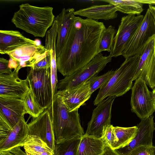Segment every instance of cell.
Here are the masks:
<instances>
[{
	"label": "cell",
	"mask_w": 155,
	"mask_h": 155,
	"mask_svg": "<svg viewBox=\"0 0 155 155\" xmlns=\"http://www.w3.org/2000/svg\"><path fill=\"white\" fill-rule=\"evenodd\" d=\"M105 28L97 20L75 16L62 50L56 58L58 71L66 76L87 64L98 54L100 38Z\"/></svg>",
	"instance_id": "6da1fadb"
},
{
	"label": "cell",
	"mask_w": 155,
	"mask_h": 155,
	"mask_svg": "<svg viewBox=\"0 0 155 155\" xmlns=\"http://www.w3.org/2000/svg\"><path fill=\"white\" fill-rule=\"evenodd\" d=\"M19 8L14 14L12 22L16 28L35 37H44L54 20L53 7H39L26 3Z\"/></svg>",
	"instance_id": "7a4b0ae2"
},
{
	"label": "cell",
	"mask_w": 155,
	"mask_h": 155,
	"mask_svg": "<svg viewBox=\"0 0 155 155\" xmlns=\"http://www.w3.org/2000/svg\"><path fill=\"white\" fill-rule=\"evenodd\" d=\"M78 109L70 112L56 93L51 107L55 143L85 134L81 126Z\"/></svg>",
	"instance_id": "3957f363"
},
{
	"label": "cell",
	"mask_w": 155,
	"mask_h": 155,
	"mask_svg": "<svg viewBox=\"0 0 155 155\" xmlns=\"http://www.w3.org/2000/svg\"><path fill=\"white\" fill-rule=\"evenodd\" d=\"M140 58L136 55L125 59L107 82L100 88L94 101L95 105L109 97L122 96L131 89Z\"/></svg>",
	"instance_id": "277c9868"
},
{
	"label": "cell",
	"mask_w": 155,
	"mask_h": 155,
	"mask_svg": "<svg viewBox=\"0 0 155 155\" xmlns=\"http://www.w3.org/2000/svg\"><path fill=\"white\" fill-rule=\"evenodd\" d=\"M112 57L110 54L108 56H104L101 52L98 54L84 66L58 81L57 91L68 89L89 80L101 71L107 64L111 62Z\"/></svg>",
	"instance_id": "5b68a950"
},
{
	"label": "cell",
	"mask_w": 155,
	"mask_h": 155,
	"mask_svg": "<svg viewBox=\"0 0 155 155\" xmlns=\"http://www.w3.org/2000/svg\"><path fill=\"white\" fill-rule=\"evenodd\" d=\"M26 78L41 106L45 109L51 107L53 98L50 69L35 70L30 68Z\"/></svg>",
	"instance_id": "8992f818"
},
{
	"label": "cell",
	"mask_w": 155,
	"mask_h": 155,
	"mask_svg": "<svg viewBox=\"0 0 155 155\" xmlns=\"http://www.w3.org/2000/svg\"><path fill=\"white\" fill-rule=\"evenodd\" d=\"M155 35V21L148 8L143 19L134 34L122 55L125 59L140 55L149 39Z\"/></svg>",
	"instance_id": "52a82bcc"
},
{
	"label": "cell",
	"mask_w": 155,
	"mask_h": 155,
	"mask_svg": "<svg viewBox=\"0 0 155 155\" xmlns=\"http://www.w3.org/2000/svg\"><path fill=\"white\" fill-rule=\"evenodd\" d=\"M131 110L141 120L152 115L155 111L152 91L141 78L136 80L131 88Z\"/></svg>",
	"instance_id": "ba28073f"
},
{
	"label": "cell",
	"mask_w": 155,
	"mask_h": 155,
	"mask_svg": "<svg viewBox=\"0 0 155 155\" xmlns=\"http://www.w3.org/2000/svg\"><path fill=\"white\" fill-rule=\"evenodd\" d=\"M144 15H128L123 17L115 36L110 54L112 57L122 55L130 39L142 23Z\"/></svg>",
	"instance_id": "9c48e42d"
},
{
	"label": "cell",
	"mask_w": 155,
	"mask_h": 155,
	"mask_svg": "<svg viewBox=\"0 0 155 155\" xmlns=\"http://www.w3.org/2000/svg\"><path fill=\"white\" fill-rule=\"evenodd\" d=\"M115 97H109L97 105L93 110L85 135L102 138L107 127L111 125L112 106Z\"/></svg>",
	"instance_id": "30bf717a"
},
{
	"label": "cell",
	"mask_w": 155,
	"mask_h": 155,
	"mask_svg": "<svg viewBox=\"0 0 155 155\" xmlns=\"http://www.w3.org/2000/svg\"><path fill=\"white\" fill-rule=\"evenodd\" d=\"M140 55L133 81L140 78L153 89L155 88V35L149 39Z\"/></svg>",
	"instance_id": "8fae6325"
},
{
	"label": "cell",
	"mask_w": 155,
	"mask_h": 155,
	"mask_svg": "<svg viewBox=\"0 0 155 155\" xmlns=\"http://www.w3.org/2000/svg\"><path fill=\"white\" fill-rule=\"evenodd\" d=\"M48 52L45 46L36 44L21 46L5 54L17 62L18 66L16 69L19 71L22 68L33 67L43 59Z\"/></svg>",
	"instance_id": "7c38bea8"
},
{
	"label": "cell",
	"mask_w": 155,
	"mask_h": 155,
	"mask_svg": "<svg viewBox=\"0 0 155 155\" xmlns=\"http://www.w3.org/2000/svg\"><path fill=\"white\" fill-rule=\"evenodd\" d=\"M51 107L45 109L38 117L33 118L28 124V135L38 137L46 143L54 151L55 140Z\"/></svg>",
	"instance_id": "4fadbf2b"
},
{
	"label": "cell",
	"mask_w": 155,
	"mask_h": 155,
	"mask_svg": "<svg viewBox=\"0 0 155 155\" xmlns=\"http://www.w3.org/2000/svg\"><path fill=\"white\" fill-rule=\"evenodd\" d=\"M16 70L10 74H0V97L22 99L30 90L27 78L23 80L18 76Z\"/></svg>",
	"instance_id": "5bb4252c"
},
{
	"label": "cell",
	"mask_w": 155,
	"mask_h": 155,
	"mask_svg": "<svg viewBox=\"0 0 155 155\" xmlns=\"http://www.w3.org/2000/svg\"><path fill=\"white\" fill-rule=\"evenodd\" d=\"M152 115L141 120L137 126L138 131L135 137L126 146L115 150L120 155H127L134 149L141 146H151L155 130Z\"/></svg>",
	"instance_id": "9a60e30c"
},
{
	"label": "cell",
	"mask_w": 155,
	"mask_h": 155,
	"mask_svg": "<svg viewBox=\"0 0 155 155\" xmlns=\"http://www.w3.org/2000/svg\"><path fill=\"white\" fill-rule=\"evenodd\" d=\"M57 94L70 112L78 109L90 97V83L89 80L74 87L58 91Z\"/></svg>",
	"instance_id": "2e32d148"
},
{
	"label": "cell",
	"mask_w": 155,
	"mask_h": 155,
	"mask_svg": "<svg viewBox=\"0 0 155 155\" xmlns=\"http://www.w3.org/2000/svg\"><path fill=\"white\" fill-rule=\"evenodd\" d=\"M73 8H64L55 18L57 22V35L55 46L56 57L60 54L74 22L75 15Z\"/></svg>",
	"instance_id": "e0dca14e"
},
{
	"label": "cell",
	"mask_w": 155,
	"mask_h": 155,
	"mask_svg": "<svg viewBox=\"0 0 155 155\" xmlns=\"http://www.w3.org/2000/svg\"><path fill=\"white\" fill-rule=\"evenodd\" d=\"M0 111L13 128L26 114L22 99L0 97Z\"/></svg>",
	"instance_id": "ac0fdd59"
},
{
	"label": "cell",
	"mask_w": 155,
	"mask_h": 155,
	"mask_svg": "<svg viewBox=\"0 0 155 155\" xmlns=\"http://www.w3.org/2000/svg\"><path fill=\"white\" fill-rule=\"evenodd\" d=\"M35 44L36 42L24 36L19 31L13 30H0V53L5 54L21 46Z\"/></svg>",
	"instance_id": "d6986e66"
},
{
	"label": "cell",
	"mask_w": 155,
	"mask_h": 155,
	"mask_svg": "<svg viewBox=\"0 0 155 155\" xmlns=\"http://www.w3.org/2000/svg\"><path fill=\"white\" fill-rule=\"evenodd\" d=\"M28 124L23 117L8 134L5 138L0 142V151L13 147H23L28 136Z\"/></svg>",
	"instance_id": "ffe728a7"
},
{
	"label": "cell",
	"mask_w": 155,
	"mask_h": 155,
	"mask_svg": "<svg viewBox=\"0 0 155 155\" xmlns=\"http://www.w3.org/2000/svg\"><path fill=\"white\" fill-rule=\"evenodd\" d=\"M116 6L110 3L105 5H94L75 11L74 15L86 17L96 20L113 19L117 17Z\"/></svg>",
	"instance_id": "44dd1931"
},
{
	"label": "cell",
	"mask_w": 155,
	"mask_h": 155,
	"mask_svg": "<svg viewBox=\"0 0 155 155\" xmlns=\"http://www.w3.org/2000/svg\"><path fill=\"white\" fill-rule=\"evenodd\" d=\"M105 145L102 138L84 134L81 137L77 155H100L103 152Z\"/></svg>",
	"instance_id": "7402d4cb"
},
{
	"label": "cell",
	"mask_w": 155,
	"mask_h": 155,
	"mask_svg": "<svg viewBox=\"0 0 155 155\" xmlns=\"http://www.w3.org/2000/svg\"><path fill=\"white\" fill-rule=\"evenodd\" d=\"M27 155H54V151L38 137L28 135L23 145Z\"/></svg>",
	"instance_id": "603a6c76"
},
{
	"label": "cell",
	"mask_w": 155,
	"mask_h": 155,
	"mask_svg": "<svg viewBox=\"0 0 155 155\" xmlns=\"http://www.w3.org/2000/svg\"><path fill=\"white\" fill-rule=\"evenodd\" d=\"M113 128L116 138V142L113 149L114 150L128 144L135 137L138 131L137 126L126 127L113 126Z\"/></svg>",
	"instance_id": "cb8c5ba5"
},
{
	"label": "cell",
	"mask_w": 155,
	"mask_h": 155,
	"mask_svg": "<svg viewBox=\"0 0 155 155\" xmlns=\"http://www.w3.org/2000/svg\"><path fill=\"white\" fill-rule=\"evenodd\" d=\"M115 5L117 11L128 15H139L143 11V4L138 0H104L101 1Z\"/></svg>",
	"instance_id": "d4e9b609"
},
{
	"label": "cell",
	"mask_w": 155,
	"mask_h": 155,
	"mask_svg": "<svg viewBox=\"0 0 155 155\" xmlns=\"http://www.w3.org/2000/svg\"><path fill=\"white\" fill-rule=\"evenodd\" d=\"M81 137H74L55 143L54 155H77Z\"/></svg>",
	"instance_id": "484cf974"
},
{
	"label": "cell",
	"mask_w": 155,
	"mask_h": 155,
	"mask_svg": "<svg viewBox=\"0 0 155 155\" xmlns=\"http://www.w3.org/2000/svg\"><path fill=\"white\" fill-rule=\"evenodd\" d=\"M22 100L26 114H29L33 118L38 117L45 110L40 105L32 90L30 88Z\"/></svg>",
	"instance_id": "4316f807"
},
{
	"label": "cell",
	"mask_w": 155,
	"mask_h": 155,
	"mask_svg": "<svg viewBox=\"0 0 155 155\" xmlns=\"http://www.w3.org/2000/svg\"><path fill=\"white\" fill-rule=\"evenodd\" d=\"M117 31L115 27L110 25L103 31L99 43L97 53L107 51L110 52Z\"/></svg>",
	"instance_id": "83f0119b"
},
{
	"label": "cell",
	"mask_w": 155,
	"mask_h": 155,
	"mask_svg": "<svg viewBox=\"0 0 155 155\" xmlns=\"http://www.w3.org/2000/svg\"><path fill=\"white\" fill-rule=\"evenodd\" d=\"M114 72V71H109L102 75L94 76L89 80L91 94H92L97 89L101 88L107 82Z\"/></svg>",
	"instance_id": "f1b7e54d"
},
{
	"label": "cell",
	"mask_w": 155,
	"mask_h": 155,
	"mask_svg": "<svg viewBox=\"0 0 155 155\" xmlns=\"http://www.w3.org/2000/svg\"><path fill=\"white\" fill-rule=\"evenodd\" d=\"M13 128L0 111V142L4 140Z\"/></svg>",
	"instance_id": "f546056e"
},
{
	"label": "cell",
	"mask_w": 155,
	"mask_h": 155,
	"mask_svg": "<svg viewBox=\"0 0 155 155\" xmlns=\"http://www.w3.org/2000/svg\"><path fill=\"white\" fill-rule=\"evenodd\" d=\"M113 126H108L106 128L102 138L112 149L116 142V138L113 130Z\"/></svg>",
	"instance_id": "4dcf8cb0"
},
{
	"label": "cell",
	"mask_w": 155,
	"mask_h": 155,
	"mask_svg": "<svg viewBox=\"0 0 155 155\" xmlns=\"http://www.w3.org/2000/svg\"><path fill=\"white\" fill-rule=\"evenodd\" d=\"M127 155H155V147L140 146L134 149Z\"/></svg>",
	"instance_id": "1f68e13d"
},
{
	"label": "cell",
	"mask_w": 155,
	"mask_h": 155,
	"mask_svg": "<svg viewBox=\"0 0 155 155\" xmlns=\"http://www.w3.org/2000/svg\"><path fill=\"white\" fill-rule=\"evenodd\" d=\"M49 51L47 56L42 60L40 61L32 67L35 70L41 69H48L50 68L51 64V54L49 49H46Z\"/></svg>",
	"instance_id": "d6a6232c"
},
{
	"label": "cell",
	"mask_w": 155,
	"mask_h": 155,
	"mask_svg": "<svg viewBox=\"0 0 155 155\" xmlns=\"http://www.w3.org/2000/svg\"><path fill=\"white\" fill-rule=\"evenodd\" d=\"M21 147H16L8 150L0 151V155H27L21 149Z\"/></svg>",
	"instance_id": "836d02e7"
},
{
	"label": "cell",
	"mask_w": 155,
	"mask_h": 155,
	"mask_svg": "<svg viewBox=\"0 0 155 155\" xmlns=\"http://www.w3.org/2000/svg\"><path fill=\"white\" fill-rule=\"evenodd\" d=\"M9 60L3 58H0V74H10L13 71L8 67Z\"/></svg>",
	"instance_id": "e575fe53"
},
{
	"label": "cell",
	"mask_w": 155,
	"mask_h": 155,
	"mask_svg": "<svg viewBox=\"0 0 155 155\" xmlns=\"http://www.w3.org/2000/svg\"><path fill=\"white\" fill-rule=\"evenodd\" d=\"M105 144L103 152L100 155H120L116 150H113L107 144Z\"/></svg>",
	"instance_id": "d590c367"
},
{
	"label": "cell",
	"mask_w": 155,
	"mask_h": 155,
	"mask_svg": "<svg viewBox=\"0 0 155 155\" xmlns=\"http://www.w3.org/2000/svg\"><path fill=\"white\" fill-rule=\"evenodd\" d=\"M18 66L17 62L15 60L10 58L9 60L8 67L9 68L12 69L14 68L16 69Z\"/></svg>",
	"instance_id": "8d00e7d4"
},
{
	"label": "cell",
	"mask_w": 155,
	"mask_h": 155,
	"mask_svg": "<svg viewBox=\"0 0 155 155\" xmlns=\"http://www.w3.org/2000/svg\"><path fill=\"white\" fill-rule=\"evenodd\" d=\"M148 6L149 11L155 21V6L150 4H149Z\"/></svg>",
	"instance_id": "74e56055"
},
{
	"label": "cell",
	"mask_w": 155,
	"mask_h": 155,
	"mask_svg": "<svg viewBox=\"0 0 155 155\" xmlns=\"http://www.w3.org/2000/svg\"><path fill=\"white\" fill-rule=\"evenodd\" d=\"M140 2L143 4H147L152 5H155V0H138Z\"/></svg>",
	"instance_id": "f35d334b"
},
{
	"label": "cell",
	"mask_w": 155,
	"mask_h": 155,
	"mask_svg": "<svg viewBox=\"0 0 155 155\" xmlns=\"http://www.w3.org/2000/svg\"><path fill=\"white\" fill-rule=\"evenodd\" d=\"M153 99L155 102V88L152 91Z\"/></svg>",
	"instance_id": "ab89813d"
},
{
	"label": "cell",
	"mask_w": 155,
	"mask_h": 155,
	"mask_svg": "<svg viewBox=\"0 0 155 155\" xmlns=\"http://www.w3.org/2000/svg\"><path fill=\"white\" fill-rule=\"evenodd\" d=\"M154 107H155V102L154 103Z\"/></svg>",
	"instance_id": "60d3db41"
},
{
	"label": "cell",
	"mask_w": 155,
	"mask_h": 155,
	"mask_svg": "<svg viewBox=\"0 0 155 155\" xmlns=\"http://www.w3.org/2000/svg\"><path fill=\"white\" fill-rule=\"evenodd\" d=\"M154 127H155V123H154Z\"/></svg>",
	"instance_id": "b9f144b4"
}]
</instances>
